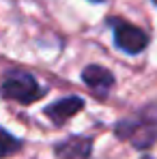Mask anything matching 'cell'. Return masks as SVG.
Instances as JSON below:
<instances>
[{
    "mask_svg": "<svg viewBox=\"0 0 157 159\" xmlns=\"http://www.w3.org/2000/svg\"><path fill=\"white\" fill-rule=\"evenodd\" d=\"M48 90L43 86H39V82L32 78L28 71H7L2 75V82H0V95L2 99H9V101H17L22 106H28V103H35L39 101Z\"/></svg>",
    "mask_w": 157,
    "mask_h": 159,
    "instance_id": "6da1fadb",
    "label": "cell"
},
{
    "mask_svg": "<svg viewBox=\"0 0 157 159\" xmlns=\"http://www.w3.org/2000/svg\"><path fill=\"white\" fill-rule=\"evenodd\" d=\"M153 2H155V4H157V0H153Z\"/></svg>",
    "mask_w": 157,
    "mask_h": 159,
    "instance_id": "9c48e42d",
    "label": "cell"
},
{
    "mask_svg": "<svg viewBox=\"0 0 157 159\" xmlns=\"http://www.w3.org/2000/svg\"><path fill=\"white\" fill-rule=\"evenodd\" d=\"M114 133L121 140H129L136 148H151L157 140V118L121 120L116 123Z\"/></svg>",
    "mask_w": 157,
    "mask_h": 159,
    "instance_id": "3957f363",
    "label": "cell"
},
{
    "mask_svg": "<svg viewBox=\"0 0 157 159\" xmlns=\"http://www.w3.org/2000/svg\"><path fill=\"white\" fill-rule=\"evenodd\" d=\"M93 153V140L84 135H71L54 146V155L58 159H86Z\"/></svg>",
    "mask_w": 157,
    "mask_h": 159,
    "instance_id": "277c9868",
    "label": "cell"
},
{
    "mask_svg": "<svg viewBox=\"0 0 157 159\" xmlns=\"http://www.w3.org/2000/svg\"><path fill=\"white\" fill-rule=\"evenodd\" d=\"M22 148V140H17L13 133H9L7 129L0 127V159L11 157Z\"/></svg>",
    "mask_w": 157,
    "mask_h": 159,
    "instance_id": "52a82bcc",
    "label": "cell"
},
{
    "mask_svg": "<svg viewBox=\"0 0 157 159\" xmlns=\"http://www.w3.org/2000/svg\"><path fill=\"white\" fill-rule=\"evenodd\" d=\"M84 107V99L80 97H65V99H58L45 107V116L52 120L54 125H65L71 116H76L78 112H82Z\"/></svg>",
    "mask_w": 157,
    "mask_h": 159,
    "instance_id": "5b68a950",
    "label": "cell"
},
{
    "mask_svg": "<svg viewBox=\"0 0 157 159\" xmlns=\"http://www.w3.org/2000/svg\"><path fill=\"white\" fill-rule=\"evenodd\" d=\"M108 24H110L112 32H114V45L121 52L129 54V56H136V54H140L149 45V34L142 28L133 26L127 20H123V17H110Z\"/></svg>",
    "mask_w": 157,
    "mask_h": 159,
    "instance_id": "7a4b0ae2",
    "label": "cell"
},
{
    "mask_svg": "<svg viewBox=\"0 0 157 159\" xmlns=\"http://www.w3.org/2000/svg\"><path fill=\"white\" fill-rule=\"evenodd\" d=\"M82 82L88 88H93L97 95L104 97V95L110 93V88L114 86V75H112L110 69H105L101 65H88L82 71Z\"/></svg>",
    "mask_w": 157,
    "mask_h": 159,
    "instance_id": "8992f818",
    "label": "cell"
},
{
    "mask_svg": "<svg viewBox=\"0 0 157 159\" xmlns=\"http://www.w3.org/2000/svg\"><path fill=\"white\" fill-rule=\"evenodd\" d=\"M90 2H104V0H90Z\"/></svg>",
    "mask_w": 157,
    "mask_h": 159,
    "instance_id": "ba28073f",
    "label": "cell"
}]
</instances>
